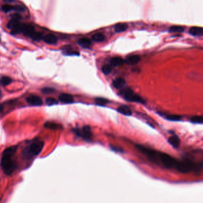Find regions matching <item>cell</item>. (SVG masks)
<instances>
[{"label": "cell", "instance_id": "1", "mask_svg": "<svg viewBox=\"0 0 203 203\" xmlns=\"http://www.w3.org/2000/svg\"><path fill=\"white\" fill-rule=\"evenodd\" d=\"M136 147L151 162L168 169H173L180 173L199 172L200 164L189 159L179 160L166 153L156 151L141 145H137Z\"/></svg>", "mask_w": 203, "mask_h": 203}, {"label": "cell", "instance_id": "2", "mask_svg": "<svg viewBox=\"0 0 203 203\" xmlns=\"http://www.w3.org/2000/svg\"><path fill=\"white\" fill-rule=\"evenodd\" d=\"M13 156L3 155L0 161V166L7 175H10L16 169V163L13 160Z\"/></svg>", "mask_w": 203, "mask_h": 203}, {"label": "cell", "instance_id": "3", "mask_svg": "<svg viewBox=\"0 0 203 203\" xmlns=\"http://www.w3.org/2000/svg\"><path fill=\"white\" fill-rule=\"evenodd\" d=\"M44 143L42 141H36L33 143L30 146L26 148L23 151V155L27 159H31L37 156L42 150Z\"/></svg>", "mask_w": 203, "mask_h": 203}, {"label": "cell", "instance_id": "4", "mask_svg": "<svg viewBox=\"0 0 203 203\" xmlns=\"http://www.w3.org/2000/svg\"><path fill=\"white\" fill-rule=\"evenodd\" d=\"M119 94L125 100L128 102H137L142 104L145 103V101L143 99L141 96L135 94L131 89L127 88L123 89L119 92Z\"/></svg>", "mask_w": 203, "mask_h": 203}, {"label": "cell", "instance_id": "5", "mask_svg": "<svg viewBox=\"0 0 203 203\" xmlns=\"http://www.w3.org/2000/svg\"><path fill=\"white\" fill-rule=\"evenodd\" d=\"M74 131L78 136L85 140H90L92 137V132L90 127L88 125L84 126L81 129H76Z\"/></svg>", "mask_w": 203, "mask_h": 203}, {"label": "cell", "instance_id": "6", "mask_svg": "<svg viewBox=\"0 0 203 203\" xmlns=\"http://www.w3.org/2000/svg\"><path fill=\"white\" fill-rule=\"evenodd\" d=\"M21 19V17L19 14H14L12 18L7 24V28L10 29L11 31L14 29L17 26H18L20 24V20Z\"/></svg>", "mask_w": 203, "mask_h": 203}, {"label": "cell", "instance_id": "7", "mask_svg": "<svg viewBox=\"0 0 203 203\" xmlns=\"http://www.w3.org/2000/svg\"><path fill=\"white\" fill-rule=\"evenodd\" d=\"M27 103L32 106H41L43 104L42 99L36 95H31L26 99Z\"/></svg>", "mask_w": 203, "mask_h": 203}, {"label": "cell", "instance_id": "8", "mask_svg": "<svg viewBox=\"0 0 203 203\" xmlns=\"http://www.w3.org/2000/svg\"><path fill=\"white\" fill-rule=\"evenodd\" d=\"M1 10L2 11H3L5 13H8L14 10H16L18 12H23V8L21 6H13L12 5L6 4L1 7Z\"/></svg>", "mask_w": 203, "mask_h": 203}, {"label": "cell", "instance_id": "9", "mask_svg": "<svg viewBox=\"0 0 203 203\" xmlns=\"http://www.w3.org/2000/svg\"><path fill=\"white\" fill-rule=\"evenodd\" d=\"M141 60V58L138 55H132L128 56L126 60H125V62L128 65H136L138 64Z\"/></svg>", "mask_w": 203, "mask_h": 203}, {"label": "cell", "instance_id": "10", "mask_svg": "<svg viewBox=\"0 0 203 203\" xmlns=\"http://www.w3.org/2000/svg\"><path fill=\"white\" fill-rule=\"evenodd\" d=\"M60 102L64 103H72L74 102V98L73 96L70 94L62 93L59 96Z\"/></svg>", "mask_w": 203, "mask_h": 203}, {"label": "cell", "instance_id": "11", "mask_svg": "<svg viewBox=\"0 0 203 203\" xmlns=\"http://www.w3.org/2000/svg\"><path fill=\"white\" fill-rule=\"evenodd\" d=\"M35 32V29L33 26L31 24H24L23 26V32L25 36L31 37V36Z\"/></svg>", "mask_w": 203, "mask_h": 203}, {"label": "cell", "instance_id": "12", "mask_svg": "<svg viewBox=\"0 0 203 203\" xmlns=\"http://www.w3.org/2000/svg\"><path fill=\"white\" fill-rule=\"evenodd\" d=\"M43 40L45 43L48 44L54 45L56 43L58 39L55 35L52 34H48L43 37Z\"/></svg>", "mask_w": 203, "mask_h": 203}, {"label": "cell", "instance_id": "13", "mask_svg": "<svg viewBox=\"0 0 203 203\" xmlns=\"http://www.w3.org/2000/svg\"><path fill=\"white\" fill-rule=\"evenodd\" d=\"M169 143L174 148H178L180 145V140L177 135H172L168 139Z\"/></svg>", "mask_w": 203, "mask_h": 203}, {"label": "cell", "instance_id": "14", "mask_svg": "<svg viewBox=\"0 0 203 203\" xmlns=\"http://www.w3.org/2000/svg\"><path fill=\"white\" fill-rule=\"evenodd\" d=\"M117 111L118 112L121 113V114L126 116H131L132 114L130 108L128 107L127 106H125V105L119 106V107L117 108Z\"/></svg>", "mask_w": 203, "mask_h": 203}, {"label": "cell", "instance_id": "15", "mask_svg": "<svg viewBox=\"0 0 203 203\" xmlns=\"http://www.w3.org/2000/svg\"><path fill=\"white\" fill-rule=\"evenodd\" d=\"M112 85L115 89H121L125 85V81L122 78H118L115 79L112 82Z\"/></svg>", "mask_w": 203, "mask_h": 203}, {"label": "cell", "instance_id": "16", "mask_svg": "<svg viewBox=\"0 0 203 203\" xmlns=\"http://www.w3.org/2000/svg\"><path fill=\"white\" fill-rule=\"evenodd\" d=\"M189 33L193 36H203V28L192 27L189 29Z\"/></svg>", "mask_w": 203, "mask_h": 203}, {"label": "cell", "instance_id": "17", "mask_svg": "<svg viewBox=\"0 0 203 203\" xmlns=\"http://www.w3.org/2000/svg\"><path fill=\"white\" fill-rule=\"evenodd\" d=\"M163 117H165L166 119L171 121H179L181 120L182 117L180 115H171V114H165V113H160Z\"/></svg>", "mask_w": 203, "mask_h": 203}, {"label": "cell", "instance_id": "18", "mask_svg": "<svg viewBox=\"0 0 203 203\" xmlns=\"http://www.w3.org/2000/svg\"><path fill=\"white\" fill-rule=\"evenodd\" d=\"M17 149V146H11L10 147L7 148L3 153V155L10 156H14Z\"/></svg>", "mask_w": 203, "mask_h": 203}, {"label": "cell", "instance_id": "19", "mask_svg": "<svg viewBox=\"0 0 203 203\" xmlns=\"http://www.w3.org/2000/svg\"><path fill=\"white\" fill-rule=\"evenodd\" d=\"M124 60L121 57H119V56L113 57L110 61L111 65L112 66H114V67L122 65L124 64Z\"/></svg>", "mask_w": 203, "mask_h": 203}, {"label": "cell", "instance_id": "20", "mask_svg": "<svg viewBox=\"0 0 203 203\" xmlns=\"http://www.w3.org/2000/svg\"><path fill=\"white\" fill-rule=\"evenodd\" d=\"M78 43L80 46L83 48H89L92 45L91 41L88 38H81L78 41Z\"/></svg>", "mask_w": 203, "mask_h": 203}, {"label": "cell", "instance_id": "21", "mask_svg": "<svg viewBox=\"0 0 203 203\" xmlns=\"http://www.w3.org/2000/svg\"><path fill=\"white\" fill-rule=\"evenodd\" d=\"M128 28L127 24L125 23H119L115 26V31L116 32L119 33L126 31Z\"/></svg>", "mask_w": 203, "mask_h": 203}, {"label": "cell", "instance_id": "22", "mask_svg": "<svg viewBox=\"0 0 203 203\" xmlns=\"http://www.w3.org/2000/svg\"><path fill=\"white\" fill-rule=\"evenodd\" d=\"M105 36L100 33H96L92 36V40L95 42H103L105 40Z\"/></svg>", "mask_w": 203, "mask_h": 203}, {"label": "cell", "instance_id": "23", "mask_svg": "<svg viewBox=\"0 0 203 203\" xmlns=\"http://www.w3.org/2000/svg\"><path fill=\"white\" fill-rule=\"evenodd\" d=\"M45 127L51 130H55L60 128V125L58 124L52 122H47L45 124Z\"/></svg>", "mask_w": 203, "mask_h": 203}, {"label": "cell", "instance_id": "24", "mask_svg": "<svg viewBox=\"0 0 203 203\" xmlns=\"http://www.w3.org/2000/svg\"><path fill=\"white\" fill-rule=\"evenodd\" d=\"M32 39H33V41H41L42 39H43V36L42 34L39 33V32H35L30 37Z\"/></svg>", "mask_w": 203, "mask_h": 203}, {"label": "cell", "instance_id": "25", "mask_svg": "<svg viewBox=\"0 0 203 203\" xmlns=\"http://www.w3.org/2000/svg\"><path fill=\"white\" fill-rule=\"evenodd\" d=\"M184 31L183 29V28L181 26H172L170 27L169 29V31L170 32H173V33H181L182 32Z\"/></svg>", "mask_w": 203, "mask_h": 203}, {"label": "cell", "instance_id": "26", "mask_svg": "<svg viewBox=\"0 0 203 203\" xmlns=\"http://www.w3.org/2000/svg\"><path fill=\"white\" fill-rule=\"evenodd\" d=\"M95 103L99 106H105L109 103V101L104 98H98L95 99Z\"/></svg>", "mask_w": 203, "mask_h": 203}, {"label": "cell", "instance_id": "27", "mask_svg": "<svg viewBox=\"0 0 203 203\" xmlns=\"http://www.w3.org/2000/svg\"><path fill=\"white\" fill-rule=\"evenodd\" d=\"M112 71V68L110 65H105L102 68V71L104 74H109Z\"/></svg>", "mask_w": 203, "mask_h": 203}, {"label": "cell", "instance_id": "28", "mask_svg": "<svg viewBox=\"0 0 203 203\" xmlns=\"http://www.w3.org/2000/svg\"><path fill=\"white\" fill-rule=\"evenodd\" d=\"M191 122L193 123H202L203 122V117L201 116H194L190 118Z\"/></svg>", "mask_w": 203, "mask_h": 203}, {"label": "cell", "instance_id": "29", "mask_svg": "<svg viewBox=\"0 0 203 203\" xmlns=\"http://www.w3.org/2000/svg\"><path fill=\"white\" fill-rule=\"evenodd\" d=\"M12 80L11 79V78H10V77H3L1 80V84L4 86H7L9 84H10L12 83Z\"/></svg>", "mask_w": 203, "mask_h": 203}, {"label": "cell", "instance_id": "30", "mask_svg": "<svg viewBox=\"0 0 203 203\" xmlns=\"http://www.w3.org/2000/svg\"><path fill=\"white\" fill-rule=\"evenodd\" d=\"M46 105H49V106H51V105H56L58 103V101L52 98H49L46 99Z\"/></svg>", "mask_w": 203, "mask_h": 203}, {"label": "cell", "instance_id": "31", "mask_svg": "<svg viewBox=\"0 0 203 203\" xmlns=\"http://www.w3.org/2000/svg\"><path fill=\"white\" fill-rule=\"evenodd\" d=\"M54 89L52 88H44L42 90V92L43 93H46V94H50V93H52V92H54Z\"/></svg>", "mask_w": 203, "mask_h": 203}, {"label": "cell", "instance_id": "32", "mask_svg": "<svg viewBox=\"0 0 203 203\" xmlns=\"http://www.w3.org/2000/svg\"><path fill=\"white\" fill-rule=\"evenodd\" d=\"M111 149L114 150V151H119V152H122V150L120 148H118L117 147H113V146H112L111 147Z\"/></svg>", "mask_w": 203, "mask_h": 203}, {"label": "cell", "instance_id": "33", "mask_svg": "<svg viewBox=\"0 0 203 203\" xmlns=\"http://www.w3.org/2000/svg\"><path fill=\"white\" fill-rule=\"evenodd\" d=\"M3 1L7 3V4H9V3H12L14 1V0H3Z\"/></svg>", "mask_w": 203, "mask_h": 203}, {"label": "cell", "instance_id": "34", "mask_svg": "<svg viewBox=\"0 0 203 203\" xmlns=\"http://www.w3.org/2000/svg\"><path fill=\"white\" fill-rule=\"evenodd\" d=\"M4 107L3 105H0V113L2 112V111H3Z\"/></svg>", "mask_w": 203, "mask_h": 203}, {"label": "cell", "instance_id": "35", "mask_svg": "<svg viewBox=\"0 0 203 203\" xmlns=\"http://www.w3.org/2000/svg\"><path fill=\"white\" fill-rule=\"evenodd\" d=\"M1 95H2L1 91V89H0V98H1Z\"/></svg>", "mask_w": 203, "mask_h": 203}]
</instances>
